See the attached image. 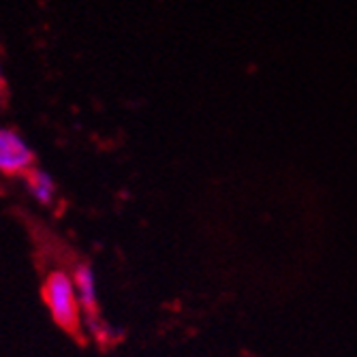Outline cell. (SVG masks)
Listing matches in <instances>:
<instances>
[{
    "mask_svg": "<svg viewBox=\"0 0 357 357\" xmlns=\"http://www.w3.org/2000/svg\"><path fill=\"white\" fill-rule=\"evenodd\" d=\"M43 300L56 326L69 334H77L82 326V306L75 294L73 276L67 270H54L45 276Z\"/></svg>",
    "mask_w": 357,
    "mask_h": 357,
    "instance_id": "1",
    "label": "cell"
},
{
    "mask_svg": "<svg viewBox=\"0 0 357 357\" xmlns=\"http://www.w3.org/2000/svg\"><path fill=\"white\" fill-rule=\"evenodd\" d=\"M35 165V150L15 131L0 126V174L26 176Z\"/></svg>",
    "mask_w": 357,
    "mask_h": 357,
    "instance_id": "2",
    "label": "cell"
},
{
    "mask_svg": "<svg viewBox=\"0 0 357 357\" xmlns=\"http://www.w3.org/2000/svg\"><path fill=\"white\" fill-rule=\"evenodd\" d=\"M73 284H75V294L79 300V306L86 314H94L99 308V289H96V276L94 270L88 264H79L73 272Z\"/></svg>",
    "mask_w": 357,
    "mask_h": 357,
    "instance_id": "3",
    "label": "cell"
},
{
    "mask_svg": "<svg viewBox=\"0 0 357 357\" xmlns=\"http://www.w3.org/2000/svg\"><path fill=\"white\" fill-rule=\"evenodd\" d=\"M26 188L30 197L41 206H54L58 199V184L54 176L41 167H32L26 176Z\"/></svg>",
    "mask_w": 357,
    "mask_h": 357,
    "instance_id": "4",
    "label": "cell"
},
{
    "mask_svg": "<svg viewBox=\"0 0 357 357\" xmlns=\"http://www.w3.org/2000/svg\"><path fill=\"white\" fill-rule=\"evenodd\" d=\"M0 90H3V67H0Z\"/></svg>",
    "mask_w": 357,
    "mask_h": 357,
    "instance_id": "5",
    "label": "cell"
}]
</instances>
